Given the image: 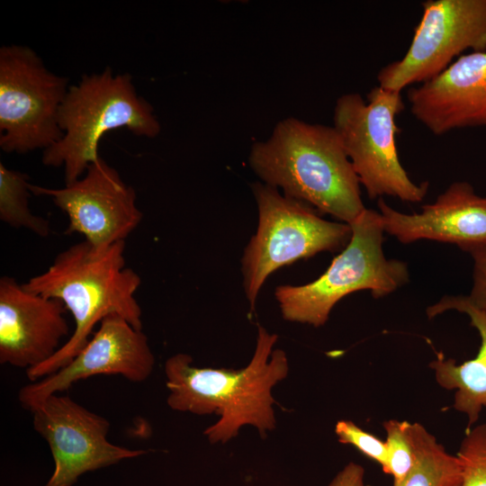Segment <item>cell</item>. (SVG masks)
Listing matches in <instances>:
<instances>
[{"mask_svg": "<svg viewBox=\"0 0 486 486\" xmlns=\"http://www.w3.org/2000/svg\"><path fill=\"white\" fill-rule=\"evenodd\" d=\"M125 241L96 248L86 240L56 256L42 273L31 277L23 287L60 301L75 321L68 340L42 364L26 371L33 382L68 364L86 345L97 323L118 315L142 329V310L135 293L141 278L126 266Z\"/></svg>", "mask_w": 486, "mask_h": 486, "instance_id": "1", "label": "cell"}, {"mask_svg": "<svg viewBox=\"0 0 486 486\" xmlns=\"http://www.w3.org/2000/svg\"><path fill=\"white\" fill-rule=\"evenodd\" d=\"M277 338L258 326L254 355L239 370L197 367L184 353L170 356L165 364L167 405L176 411L218 415L219 420L204 430L212 444H225L246 425L266 437L276 424L272 389L289 370L286 353L273 350Z\"/></svg>", "mask_w": 486, "mask_h": 486, "instance_id": "2", "label": "cell"}, {"mask_svg": "<svg viewBox=\"0 0 486 486\" xmlns=\"http://www.w3.org/2000/svg\"><path fill=\"white\" fill-rule=\"evenodd\" d=\"M248 165L263 184L351 224L366 209L360 182L333 126L290 117L255 142Z\"/></svg>", "mask_w": 486, "mask_h": 486, "instance_id": "3", "label": "cell"}, {"mask_svg": "<svg viewBox=\"0 0 486 486\" xmlns=\"http://www.w3.org/2000/svg\"><path fill=\"white\" fill-rule=\"evenodd\" d=\"M58 124L63 136L43 150L42 163L63 166L66 184L81 178L101 158L99 142L106 132L126 128L136 136L155 138L161 130L152 105L138 94L131 76L114 74L109 67L69 86Z\"/></svg>", "mask_w": 486, "mask_h": 486, "instance_id": "4", "label": "cell"}, {"mask_svg": "<svg viewBox=\"0 0 486 486\" xmlns=\"http://www.w3.org/2000/svg\"><path fill=\"white\" fill-rule=\"evenodd\" d=\"M349 225L350 240L320 277L302 285L275 288L274 296L284 320L320 327L346 295L369 290L377 299L409 281L407 265L388 259L383 253L385 231L379 212L365 209Z\"/></svg>", "mask_w": 486, "mask_h": 486, "instance_id": "5", "label": "cell"}, {"mask_svg": "<svg viewBox=\"0 0 486 486\" xmlns=\"http://www.w3.org/2000/svg\"><path fill=\"white\" fill-rule=\"evenodd\" d=\"M251 189L258 223L243 251L241 273L244 292L253 311L270 274L298 260L345 248L352 230L347 223L322 219L313 207L285 196L277 188L257 182Z\"/></svg>", "mask_w": 486, "mask_h": 486, "instance_id": "6", "label": "cell"}, {"mask_svg": "<svg viewBox=\"0 0 486 486\" xmlns=\"http://www.w3.org/2000/svg\"><path fill=\"white\" fill-rule=\"evenodd\" d=\"M367 102L357 93L338 98L333 127L370 199L394 196L410 202H421L428 182L416 184L402 166L396 136V117L405 104L401 92L376 86Z\"/></svg>", "mask_w": 486, "mask_h": 486, "instance_id": "7", "label": "cell"}, {"mask_svg": "<svg viewBox=\"0 0 486 486\" xmlns=\"http://www.w3.org/2000/svg\"><path fill=\"white\" fill-rule=\"evenodd\" d=\"M68 79L50 72L27 46L0 48V148L25 154L58 141Z\"/></svg>", "mask_w": 486, "mask_h": 486, "instance_id": "8", "label": "cell"}, {"mask_svg": "<svg viewBox=\"0 0 486 486\" xmlns=\"http://www.w3.org/2000/svg\"><path fill=\"white\" fill-rule=\"evenodd\" d=\"M486 51V0H428L405 55L382 68L381 87L401 92L446 70L463 52Z\"/></svg>", "mask_w": 486, "mask_h": 486, "instance_id": "9", "label": "cell"}, {"mask_svg": "<svg viewBox=\"0 0 486 486\" xmlns=\"http://www.w3.org/2000/svg\"><path fill=\"white\" fill-rule=\"evenodd\" d=\"M30 411L33 428L48 443L54 462L44 486H72L86 472L147 453L109 442L110 422L68 396L51 394Z\"/></svg>", "mask_w": 486, "mask_h": 486, "instance_id": "10", "label": "cell"}, {"mask_svg": "<svg viewBox=\"0 0 486 486\" xmlns=\"http://www.w3.org/2000/svg\"><path fill=\"white\" fill-rule=\"evenodd\" d=\"M29 188L36 195L50 197L67 214L66 234L79 233L96 248L125 241L142 220L134 188L102 158L81 178L62 188L32 184Z\"/></svg>", "mask_w": 486, "mask_h": 486, "instance_id": "11", "label": "cell"}, {"mask_svg": "<svg viewBox=\"0 0 486 486\" xmlns=\"http://www.w3.org/2000/svg\"><path fill=\"white\" fill-rule=\"evenodd\" d=\"M155 356L148 337L118 315L105 317L86 345L56 373L22 387L18 400L31 410L51 394L99 374H120L141 382L151 374Z\"/></svg>", "mask_w": 486, "mask_h": 486, "instance_id": "12", "label": "cell"}, {"mask_svg": "<svg viewBox=\"0 0 486 486\" xmlns=\"http://www.w3.org/2000/svg\"><path fill=\"white\" fill-rule=\"evenodd\" d=\"M66 307L28 291L14 277L0 279V363L35 368L61 347L69 331Z\"/></svg>", "mask_w": 486, "mask_h": 486, "instance_id": "13", "label": "cell"}, {"mask_svg": "<svg viewBox=\"0 0 486 486\" xmlns=\"http://www.w3.org/2000/svg\"><path fill=\"white\" fill-rule=\"evenodd\" d=\"M407 97L411 114L435 135L486 127V51L460 56Z\"/></svg>", "mask_w": 486, "mask_h": 486, "instance_id": "14", "label": "cell"}, {"mask_svg": "<svg viewBox=\"0 0 486 486\" xmlns=\"http://www.w3.org/2000/svg\"><path fill=\"white\" fill-rule=\"evenodd\" d=\"M384 231L407 244L428 239L457 245L460 248L486 242V196L471 184L454 182L421 212L407 214L378 202Z\"/></svg>", "mask_w": 486, "mask_h": 486, "instance_id": "15", "label": "cell"}, {"mask_svg": "<svg viewBox=\"0 0 486 486\" xmlns=\"http://www.w3.org/2000/svg\"><path fill=\"white\" fill-rule=\"evenodd\" d=\"M447 310H457L470 318L471 325L479 333L480 347L473 358L462 364L437 353L429 366L442 388L455 390L453 407L466 416L469 429L476 425L482 409L486 407V312L465 302L461 295H446L429 306L427 315L432 319Z\"/></svg>", "mask_w": 486, "mask_h": 486, "instance_id": "16", "label": "cell"}, {"mask_svg": "<svg viewBox=\"0 0 486 486\" xmlns=\"http://www.w3.org/2000/svg\"><path fill=\"white\" fill-rule=\"evenodd\" d=\"M413 466L400 486H461L462 466L436 436L418 422L410 423Z\"/></svg>", "mask_w": 486, "mask_h": 486, "instance_id": "17", "label": "cell"}, {"mask_svg": "<svg viewBox=\"0 0 486 486\" xmlns=\"http://www.w3.org/2000/svg\"><path fill=\"white\" fill-rule=\"evenodd\" d=\"M29 176L0 163V220L15 229H25L48 237L49 220L33 214L29 208Z\"/></svg>", "mask_w": 486, "mask_h": 486, "instance_id": "18", "label": "cell"}, {"mask_svg": "<svg viewBox=\"0 0 486 486\" xmlns=\"http://www.w3.org/2000/svg\"><path fill=\"white\" fill-rule=\"evenodd\" d=\"M386 433V458L382 469L392 477L393 486H400L415 461L410 422L390 419L383 422Z\"/></svg>", "mask_w": 486, "mask_h": 486, "instance_id": "19", "label": "cell"}, {"mask_svg": "<svg viewBox=\"0 0 486 486\" xmlns=\"http://www.w3.org/2000/svg\"><path fill=\"white\" fill-rule=\"evenodd\" d=\"M456 456L462 466L461 486H486V423L466 430Z\"/></svg>", "mask_w": 486, "mask_h": 486, "instance_id": "20", "label": "cell"}, {"mask_svg": "<svg viewBox=\"0 0 486 486\" xmlns=\"http://www.w3.org/2000/svg\"><path fill=\"white\" fill-rule=\"evenodd\" d=\"M335 434L338 442L350 445L364 456L376 462L381 466L386 458L385 441L362 429L351 420H338L335 426Z\"/></svg>", "mask_w": 486, "mask_h": 486, "instance_id": "21", "label": "cell"}, {"mask_svg": "<svg viewBox=\"0 0 486 486\" xmlns=\"http://www.w3.org/2000/svg\"><path fill=\"white\" fill-rule=\"evenodd\" d=\"M473 261L472 287L462 299L472 307L486 312V242L468 245L461 248Z\"/></svg>", "mask_w": 486, "mask_h": 486, "instance_id": "22", "label": "cell"}, {"mask_svg": "<svg viewBox=\"0 0 486 486\" xmlns=\"http://www.w3.org/2000/svg\"><path fill=\"white\" fill-rule=\"evenodd\" d=\"M364 476V467L356 463L349 462L338 472L328 486H365Z\"/></svg>", "mask_w": 486, "mask_h": 486, "instance_id": "23", "label": "cell"}]
</instances>
